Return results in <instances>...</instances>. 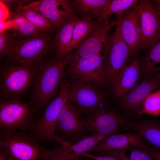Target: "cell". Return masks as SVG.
<instances>
[{
	"mask_svg": "<svg viewBox=\"0 0 160 160\" xmlns=\"http://www.w3.org/2000/svg\"><path fill=\"white\" fill-rule=\"evenodd\" d=\"M12 28L19 37L40 35L46 33L40 32L31 23L22 16L15 14L10 20Z\"/></svg>",
	"mask_w": 160,
	"mask_h": 160,
	"instance_id": "cell-26",
	"label": "cell"
},
{
	"mask_svg": "<svg viewBox=\"0 0 160 160\" xmlns=\"http://www.w3.org/2000/svg\"><path fill=\"white\" fill-rule=\"evenodd\" d=\"M114 32L107 34L102 49L104 85L111 86L123 68L132 59L127 46L122 37L118 24Z\"/></svg>",
	"mask_w": 160,
	"mask_h": 160,
	"instance_id": "cell-5",
	"label": "cell"
},
{
	"mask_svg": "<svg viewBox=\"0 0 160 160\" xmlns=\"http://www.w3.org/2000/svg\"><path fill=\"white\" fill-rule=\"evenodd\" d=\"M81 113L68 98L60 113L55 133L74 144L87 137Z\"/></svg>",
	"mask_w": 160,
	"mask_h": 160,
	"instance_id": "cell-11",
	"label": "cell"
},
{
	"mask_svg": "<svg viewBox=\"0 0 160 160\" xmlns=\"http://www.w3.org/2000/svg\"><path fill=\"white\" fill-rule=\"evenodd\" d=\"M109 0H74L73 2L77 10L84 17L92 19L96 17L100 9Z\"/></svg>",
	"mask_w": 160,
	"mask_h": 160,
	"instance_id": "cell-27",
	"label": "cell"
},
{
	"mask_svg": "<svg viewBox=\"0 0 160 160\" xmlns=\"http://www.w3.org/2000/svg\"><path fill=\"white\" fill-rule=\"evenodd\" d=\"M140 57L132 59L119 73L112 84L113 92L116 98H121L137 85L140 77Z\"/></svg>",
	"mask_w": 160,
	"mask_h": 160,
	"instance_id": "cell-19",
	"label": "cell"
},
{
	"mask_svg": "<svg viewBox=\"0 0 160 160\" xmlns=\"http://www.w3.org/2000/svg\"><path fill=\"white\" fill-rule=\"evenodd\" d=\"M135 147L146 149L149 147L136 132L117 133L103 139L88 152L95 153L112 151H124Z\"/></svg>",
	"mask_w": 160,
	"mask_h": 160,
	"instance_id": "cell-18",
	"label": "cell"
},
{
	"mask_svg": "<svg viewBox=\"0 0 160 160\" xmlns=\"http://www.w3.org/2000/svg\"><path fill=\"white\" fill-rule=\"evenodd\" d=\"M7 29L0 33V57H4L11 50L19 37L15 32Z\"/></svg>",
	"mask_w": 160,
	"mask_h": 160,
	"instance_id": "cell-29",
	"label": "cell"
},
{
	"mask_svg": "<svg viewBox=\"0 0 160 160\" xmlns=\"http://www.w3.org/2000/svg\"><path fill=\"white\" fill-rule=\"evenodd\" d=\"M68 98V83L62 80L58 95L46 105L41 117L35 121L30 130L31 134L43 143L65 144L66 141L56 135L55 131L60 112Z\"/></svg>",
	"mask_w": 160,
	"mask_h": 160,
	"instance_id": "cell-4",
	"label": "cell"
},
{
	"mask_svg": "<svg viewBox=\"0 0 160 160\" xmlns=\"http://www.w3.org/2000/svg\"><path fill=\"white\" fill-rule=\"evenodd\" d=\"M137 133L151 148L160 151V121L149 117H139L131 120L127 128Z\"/></svg>",
	"mask_w": 160,
	"mask_h": 160,
	"instance_id": "cell-20",
	"label": "cell"
},
{
	"mask_svg": "<svg viewBox=\"0 0 160 160\" xmlns=\"http://www.w3.org/2000/svg\"><path fill=\"white\" fill-rule=\"evenodd\" d=\"M23 5L40 13L54 25L56 31L75 15L76 10L73 1L68 0H41Z\"/></svg>",
	"mask_w": 160,
	"mask_h": 160,
	"instance_id": "cell-14",
	"label": "cell"
},
{
	"mask_svg": "<svg viewBox=\"0 0 160 160\" xmlns=\"http://www.w3.org/2000/svg\"><path fill=\"white\" fill-rule=\"evenodd\" d=\"M96 87L77 79L68 83V98L77 106L80 113H90L103 105L104 97Z\"/></svg>",
	"mask_w": 160,
	"mask_h": 160,
	"instance_id": "cell-12",
	"label": "cell"
},
{
	"mask_svg": "<svg viewBox=\"0 0 160 160\" xmlns=\"http://www.w3.org/2000/svg\"><path fill=\"white\" fill-rule=\"evenodd\" d=\"M135 7L140 20L142 38L139 51L146 50L160 39V14L153 1L140 0Z\"/></svg>",
	"mask_w": 160,
	"mask_h": 160,
	"instance_id": "cell-9",
	"label": "cell"
},
{
	"mask_svg": "<svg viewBox=\"0 0 160 160\" xmlns=\"http://www.w3.org/2000/svg\"><path fill=\"white\" fill-rule=\"evenodd\" d=\"M39 141L25 132L0 131L1 151L11 160H44L47 150Z\"/></svg>",
	"mask_w": 160,
	"mask_h": 160,
	"instance_id": "cell-3",
	"label": "cell"
},
{
	"mask_svg": "<svg viewBox=\"0 0 160 160\" xmlns=\"http://www.w3.org/2000/svg\"><path fill=\"white\" fill-rule=\"evenodd\" d=\"M153 2L160 14V0L153 1Z\"/></svg>",
	"mask_w": 160,
	"mask_h": 160,
	"instance_id": "cell-34",
	"label": "cell"
},
{
	"mask_svg": "<svg viewBox=\"0 0 160 160\" xmlns=\"http://www.w3.org/2000/svg\"><path fill=\"white\" fill-rule=\"evenodd\" d=\"M4 61L0 68V101L20 99L33 87L38 65L32 62Z\"/></svg>",
	"mask_w": 160,
	"mask_h": 160,
	"instance_id": "cell-1",
	"label": "cell"
},
{
	"mask_svg": "<svg viewBox=\"0 0 160 160\" xmlns=\"http://www.w3.org/2000/svg\"><path fill=\"white\" fill-rule=\"evenodd\" d=\"M80 19L75 15L67 20L57 31L54 40L56 50L55 58L61 60L68 55L67 50L72 41L73 28Z\"/></svg>",
	"mask_w": 160,
	"mask_h": 160,
	"instance_id": "cell-21",
	"label": "cell"
},
{
	"mask_svg": "<svg viewBox=\"0 0 160 160\" xmlns=\"http://www.w3.org/2000/svg\"><path fill=\"white\" fill-rule=\"evenodd\" d=\"M139 1L137 0H109L98 11L96 17L98 21L104 20L111 14H121L129 8L135 6Z\"/></svg>",
	"mask_w": 160,
	"mask_h": 160,
	"instance_id": "cell-25",
	"label": "cell"
},
{
	"mask_svg": "<svg viewBox=\"0 0 160 160\" xmlns=\"http://www.w3.org/2000/svg\"><path fill=\"white\" fill-rule=\"evenodd\" d=\"M35 111L29 102L20 99L0 101V131H30L36 121Z\"/></svg>",
	"mask_w": 160,
	"mask_h": 160,
	"instance_id": "cell-6",
	"label": "cell"
},
{
	"mask_svg": "<svg viewBox=\"0 0 160 160\" xmlns=\"http://www.w3.org/2000/svg\"><path fill=\"white\" fill-rule=\"evenodd\" d=\"M110 16L106 17L103 21H99L96 29L80 44L75 51L71 54V58L68 63L81 57L100 54L108 30L113 26L116 25L118 22L116 19L109 22Z\"/></svg>",
	"mask_w": 160,
	"mask_h": 160,
	"instance_id": "cell-17",
	"label": "cell"
},
{
	"mask_svg": "<svg viewBox=\"0 0 160 160\" xmlns=\"http://www.w3.org/2000/svg\"><path fill=\"white\" fill-rule=\"evenodd\" d=\"M140 76L145 79L160 71V39L140 57Z\"/></svg>",
	"mask_w": 160,
	"mask_h": 160,
	"instance_id": "cell-22",
	"label": "cell"
},
{
	"mask_svg": "<svg viewBox=\"0 0 160 160\" xmlns=\"http://www.w3.org/2000/svg\"><path fill=\"white\" fill-rule=\"evenodd\" d=\"M135 6L117 17L120 33L128 48L132 59L137 57L142 38L140 18Z\"/></svg>",
	"mask_w": 160,
	"mask_h": 160,
	"instance_id": "cell-13",
	"label": "cell"
},
{
	"mask_svg": "<svg viewBox=\"0 0 160 160\" xmlns=\"http://www.w3.org/2000/svg\"><path fill=\"white\" fill-rule=\"evenodd\" d=\"M131 121L112 109L103 105L90 113L83 122L92 135H110L127 129Z\"/></svg>",
	"mask_w": 160,
	"mask_h": 160,
	"instance_id": "cell-8",
	"label": "cell"
},
{
	"mask_svg": "<svg viewBox=\"0 0 160 160\" xmlns=\"http://www.w3.org/2000/svg\"><path fill=\"white\" fill-rule=\"evenodd\" d=\"M156 74L160 76V71L158 72Z\"/></svg>",
	"mask_w": 160,
	"mask_h": 160,
	"instance_id": "cell-35",
	"label": "cell"
},
{
	"mask_svg": "<svg viewBox=\"0 0 160 160\" xmlns=\"http://www.w3.org/2000/svg\"><path fill=\"white\" fill-rule=\"evenodd\" d=\"M15 13L23 16L35 26L43 33L56 30L54 25L37 11L21 5L16 8Z\"/></svg>",
	"mask_w": 160,
	"mask_h": 160,
	"instance_id": "cell-24",
	"label": "cell"
},
{
	"mask_svg": "<svg viewBox=\"0 0 160 160\" xmlns=\"http://www.w3.org/2000/svg\"><path fill=\"white\" fill-rule=\"evenodd\" d=\"M160 115V88L150 94L145 100L138 117L143 114Z\"/></svg>",
	"mask_w": 160,
	"mask_h": 160,
	"instance_id": "cell-28",
	"label": "cell"
},
{
	"mask_svg": "<svg viewBox=\"0 0 160 160\" xmlns=\"http://www.w3.org/2000/svg\"><path fill=\"white\" fill-rule=\"evenodd\" d=\"M108 135L87 136L69 146L62 145L47 150L44 160H82L80 157L87 152Z\"/></svg>",
	"mask_w": 160,
	"mask_h": 160,
	"instance_id": "cell-16",
	"label": "cell"
},
{
	"mask_svg": "<svg viewBox=\"0 0 160 160\" xmlns=\"http://www.w3.org/2000/svg\"><path fill=\"white\" fill-rule=\"evenodd\" d=\"M71 57L70 54L61 60L54 58L40 62L29 101L39 113L51 102L61 85L64 70Z\"/></svg>",
	"mask_w": 160,
	"mask_h": 160,
	"instance_id": "cell-2",
	"label": "cell"
},
{
	"mask_svg": "<svg viewBox=\"0 0 160 160\" xmlns=\"http://www.w3.org/2000/svg\"><path fill=\"white\" fill-rule=\"evenodd\" d=\"M51 40L49 33L18 37L11 50L3 58L5 61L40 62L50 52Z\"/></svg>",
	"mask_w": 160,
	"mask_h": 160,
	"instance_id": "cell-7",
	"label": "cell"
},
{
	"mask_svg": "<svg viewBox=\"0 0 160 160\" xmlns=\"http://www.w3.org/2000/svg\"><path fill=\"white\" fill-rule=\"evenodd\" d=\"M148 150L155 160H160V151L153 149L150 147Z\"/></svg>",
	"mask_w": 160,
	"mask_h": 160,
	"instance_id": "cell-32",
	"label": "cell"
},
{
	"mask_svg": "<svg viewBox=\"0 0 160 160\" xmlns=\"http://www.w3.org/2000/svg\"><path fill=\"white\" fill-rule=\"evenodd\" d=\"M64 74L96 87L104 85L103 58L100 53L81 57L68 63Z\"/></svg>",
	"mask_w": 160,
	"mask_h": 160,
	"instance_id": "cell-10",
	"label": "cell"
},
{
	"mask_svg": "<svg viewBox=\"0 0 160 160\" xmlns=\"http://www.w3.org/2000/svg\"><path fill=\"white\" fill-rule=\"evenodd\" d=\"M81 156L93 159L94 160H126L111 156H100L90 154L87 152L83 153Z\"/></svg>",
	"mask_w": 160,
	"mask_h": 160,
	"instance_id": "cell-31",
	"label": "cell"
},
{
	"mask_svg": "<svg viewBox=\"0 0 160 160\" xmlns=\"http://www.w3.org/2000/svg\"><path fill=\"white\" fill-rule=\"evenodd\" d=\"M0 160H11L8 158L6 155L2 152L0 151Z\"/></svg>",
	"mask_w": 160,
	"mask_h": 160,
	"instance_id": "cell-33",
	"label": "cell"
},
{
	"mask_svg": "<svg viewBox=\"0 0 160 160\" xmlns=\"http://www.w3.org/2000/svg\"></svg>",
	"mask_w": 160,
	"mask_h": 160,
	"instance_id": "cell-36",
	"label": "cell"
},
{
	"mask_svg": "<svg viewBox=\"0 0 160 160\" xmlns=\"http://www.w3.org/2000/svg\"><path fill=\"white\" fill-rule=\"evenodd\" d=\"M130 149L129 160H155L147 149L138 147H133Z\"/></svg>",
	"mask_w": 160,
	"mask_h": 160,
	"instance_id": "cell-30",
	"label": "cell"
},
{
	"mask_svg": "<svg viewBox=\"0 0 160 160\" xmlns=\"http://www.w3.org/2000/svg\"><path fill=\"white\" fill-rule=\"evenodd\" d=\"M160 88V76L156 74L144 79L139 84L121 98L122 109L131 117L137 116L147 97Z\"/></svg>",
	"mask_w": 160,
	"mask_h": 160,
	"instance_id": "cell-15",
	"label": "cell"
},
{
	"mask_svg": "<svg viewBox=\"0 0 160 160\" xmlns=\"http://www.w3.org/2000/svg\"><path fill=\"white\" fill-rule=\"evenodd\" d=\"M99 23L98 21H94L89 17H83L79 20L73 28L72 41L67 50L68 55L96 29Z\"/></svg>",
	"mask_w": 160,
	"mask_h": 160,
	"instance_id": "cell-23",
	"label": "cell"
}]
</instances>
